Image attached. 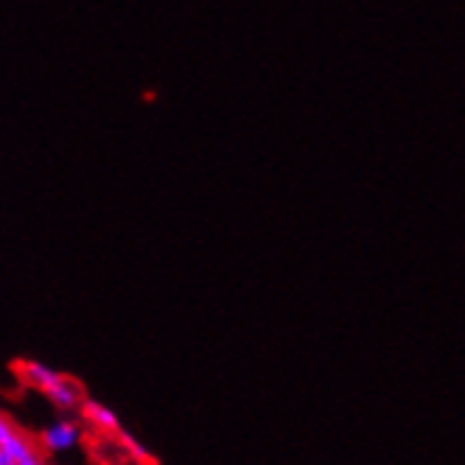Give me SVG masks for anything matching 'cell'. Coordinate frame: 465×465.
Masks as SVG:
<instances>
[{
	"label": "cell",
	"instance_id": "obj_1",
	"mask_svg": "<svg viewBox=\"0 0 465 465\" xmlns=\"http://www.w3.org/2000/svg\"><path fill=\"white\" fill-rule=\"evenodd\" d=\"M20 375L25 384L43 392L54 406L63 409V412H74V409H79V403L85 401L76 381H71L68 375H63L60 370H54L43 361H23Z\"/></svg>",
	"mask_w": 465,
	"mask_h": 465
},
{
	"label": "cell",
	"instance_id": "obj_2",
	"mask_svg": "<svg viewBox=\"0 0 465 465\" xmlns=\"http://www.w3.org/2000/svg\"><path fill=\"white\" fill-rule=\"evenodd\" d=\"M0 465H45L43 454L6 415H0Z\"/></svg>",
	"mask_w": 465,
	"mask_h": 465
},
{
	"label": "cell",
	"instance_id": "obj_3",
	"mask_svg": "<svg viewBox=\"0 0 465 465\" xmlns=\"http://www.w3.org/2000/svg\"><path fill=\"white\" fill-rule=\"evenodd\" d=\"M40 443L45 446V451L51 454H65V451H74L79 443H82V429L76 420L71 418H57L54 423L45 426Z\"/></svg>",
	"mask_w": 465,
	"mask_h": 465
},
{
	"label": "cell",
	"instance_id": "obj_4",
	"mask_svg": "<svg viewBox=\"0 0 465 465\" xmlns=\"http://www.w3.org/2000/svg\"><path fill=\"white\" fill-rule=\"evenodd\" d=\"M79 409H82V418H85L91 426H96L99 431H119L122 429L119 415L114 412L111 406H104L99 401H82Z\"/></svg>",
	"mask_w": 465,
	"mask_h": 465
},
{
	"label": "cell",
	"instance_id": "obj_5",
	"mask_svg": "<svg viewBox=\"0 0 465 465\" xmlns=\"http://www.w3.org/2000/svg\"><path fill=\"white\" fill-rule=\"evenodd\" d=\"M116 440H119V446H122L133 460H139V462H144V465H147V462H153L150 449H147L142 440H135L133 434H127V431H122V429H119V431H116Z\"/></svg>",
	"mask_w": 465,
	"mask_h": 465
}]
</instances>
